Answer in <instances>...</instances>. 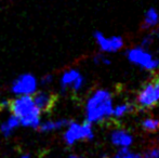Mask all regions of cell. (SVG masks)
<instances>
[{
  "label": "cell",
  "instance_id": "obj_1",
  "mask_svg": "<svg viewBox=\"0 0 159 158\" xmlns=\"http://www.w3.org/2000/svg\"><path fill=\"white\" fill-rule=\"evenodd\" d=\"M13 116L24 127L38 128L40 126V111L37 108L30 95L19 97L8 104Z\"/></svg>",
  "mask_w": 159,
  "mask_h": 158
},
{
  "label": "cell",
  "instance_id": "obj_2",
  "mask_svg": "<svg viewBox=\"0 0 159 158\" xmlns=\"http://www.w3.org/2000/svg\"><path fill=\"white\" fill-rule=\"evenodd\" d=\"M88 122H98L113 114L111 95L106 90H98L91 95L86 106Z\"/></svg>",
  "mask_w": 159,
  "mask_h": 158
},
{
  "label": "cell",
  "instance_id": "obj_3",
  "mask_svg": "<svg viewBox=\"0 0 159 158\" xmlns=\"http://www.w3.org/2000/svg\"><path fill=\"white\" fill-rule=\"evenodd\" d=\"M93 138V131L90 122L80 124L77 122H69L68 128L64 134V139L68 145H73L82 139L91 140Z\"/></svg>",
  "mask_w": 159,
  "mask_h": 158
},
{
  "label": "cell",
  "instance_id": "obj_4",
  "mask_svg": "<svg viewBox=\"0 0 159 158\" xmlns=\"http://www.w3.org/2000/svg\"><path fill=\"white\" fill-rule=\"evenodd\" d=\"M128 59L135 65L141 66L147 70H154L159 66V61L153 57L144 48H133L128 52Z\"/></svg>",
  "mask_w": 159,
  "mask_h": 158
},
{
  "label": "cell",
  "instance_id": "obj_5",
  "mask_svg": "<svg viewBox=\"0 0 159 158\" xmlns=\"http://www.w3.org/2000/svg\"><path fill=\"white\" fill-rule=\"evenodd\" d=\"M37 88V80L30 74L20 76L12 84V92L17 95H30L35 93Z\"/></svg>",
  "mask_w": 159,
  "mask_h": 158
},
{
  "label": "cell",
  "instance_id": "obj_6",
  "mask_svg": "<svg viewBox=\"0 0 159 158\" xmlns=\"http://www.w3.org/2000/svg\"><path fill=\"white\" fill-rule=\"evenodd\" d=\"M94 39L100 47V49L104 52H116L119 51L124 47V39L120 36L106 37L103 33L96 32L94 34Z\"/></svg>",
  "mask_w": 159,
  "mask_h": 158
},
{
  "label": "cell",
  "instance_id": "obj_7",
  "mask_svg": "<svg viewBox=\"0 0 159 158\" xmlns=\"http://www.w3.org/2000/svg\"><path fill=\"white\" fill-rule=\"evenodd\" d=\"M33 101L38 110L40 111V113H49L57 104V97L53 93L47 92V91H39L35 93V95L33 97Z\"/></svg>",
  "mask_w": 159,
  "mask_h": 158
},
{
  "label": "cell",
  "instance_id": "obj_8",
  "mask_svg": "<svg viewBox=\"0 0 159 158\" xmlns=\"http://www.w3.org/2000/svg\"><path fill=\"white\" fill-rule=\"evenodd\" d=\"M84 77L76 70H70L68 72H65L61 78V86L63 90H66V89L69 88L74 91H78L84 86Z\"/></svg>",
  "mask_w": 159,
  "mask_h": 158
},
{
  "label": "cell",
  "instance_id": "obj_9",
  "mask_svg": "<svg viewBox=\"0 0 159 158\" xmlns=\"http://www.w3.org/2000/svg\"><path fill=\"white\" fill-rule=\"evenodd\" d=\"M138 101L143 107H151L154 106L159 101V92L155 84H149L144 87L141 93L139 94Z\"/></svg>",
  "mask_w": 159,
  "mask_h": 158
},
{
  "label": "cell",
  "instance_id": "obj_10",
  "mask_svg": "<svg viewBox=\"0 0 159 158\" xmlns=\"http://www.w3.org/2000/svg\"><path fill=\"white\" fill-rule=\"evenodd\" d=\"M111 142L122 148H128L132 144V137L125 130H116L111 133Z\"/></svg>",
  "mask_w": 159,
  "mask_h": 158
},
{
  "label": "cell",
  "instance_id": "obj_11",
  "mask_svg": "<svg viewBox=\"0 0 159 158\" xmlns=\"http://www.w3.org/2000/svg\"><path fill=\"white\" fill-rule=\"evenodd\" d=\"M69 124L68 120L66 119H59V120H48V121L43 122L40 124L38 128L41 132H50V131H54L57 129H61L63 127Z\"/></svg>",
  "mask_w": 159,
  "mask_h": 158
},
{
  "label": "cell",
  "instance_id": "obj_12",
  "mask_svg": "<svg viewBox=\"0 0 159 158\" xmlns=\"http://www.w3.org/2000/svg\"><path fill=\"white\" fill-rule=\"evenodd\" d=\"M159 23V13L156 9L151 8L144 14V25L145 28H153Z\"/></svg>",
  "mask_w": 159,
  "mask_h": 158
},
{
  "label": "cell",
  "instance_id": "obj_13",
  "mask_svg": "<svg viewBox=\"0 0 159 158\" xmlns=\"http://www.w3.org/2000/svg\"><path fill=\"white\" fill-rule=\"evenodd\" d=\"M19 126H20L19 119L12 115V116L9 117V118L1 124L0 131H1V133L4 135V137H9V135L13 132V130H14L15 128H17Z\"/></svg>",
  "mask_w": 159,
  "mask_h": 158
},
{
  "label": "cell",
  "instance_id": "obj_14",
  "mask_svg": "<svg viewBox=\"0 0 159 158\" xmlns=\"http://www.w3.org/2000/svg\"><path fill=\"white\" fill-rule=\"evenodd\" d=\"M130 110H131L130 105H128V104H120V105L116 106L115 108H113L111 116H115L116 118H119V117H122L124 115H126Z\"/></svg>",
  "mask_w": 159,
  "mask_h": 158
},
{
  "label": "cell",
  "instance_id": "obj_15",
  "mask_svg": "<svg viewBox=\"0 0 159 158\" xmlns=\"http://www.w3.org/2000/svg\"><path fill=\"white\" fill-rule=\"evenodd\" d=\"M143 128L148 131H155L159 128V120L158 119H145L143 121Z\"/></svg>",
  "mask_w": 159,
  "mask_h": 158
},
{
  "label": "cell",
  "instance_id": "obj_16",
  "mask_svg": "<svg viewBox=\"0 0 159 158\" xmlns=\"http://www.w3.org/2000/svg\"><path fill=\"white\" fill-rule=\"evenodd\" d=\"M116 158H143L141 157L140 155H135L132 154L128 151V148H121V151L119 152V154L117 155Z\"/></svg>",
  "mask_w": 159,
  "mask_h": 158
},
{
  "label": "cell",
  "instance_id": "obj_17",
  "mask_svg": "<svg viewBox=\"0 0 159 158\" xmlns=\"http://www.w3.org/2000/svg\"><path fill=\"white\" fill-rule=\"evenodd\" d=\"M145 158H159V147H154L147 151Z\"/></svg>",
  "mask_w": 159,
  "mask_h": 158
},
{
  "label": "cell",
  "instance_id": "obj_18",
  "mask_svg": "<svg viewBox=\"0 0 159 158\" xmlns=\"http://www.w3.org/2000/svg\"><path fill=\"white\" fill-rule=\"evenodd\" d=\"M95 62H98H98H101V63H104V64H109V63H111V62H109L107 59H105V57L103 56V55H100V56L96 57Z\"/></svg>",
  "mask_w": 159,
  "mask_h": 158
},
{
  "label": "cell",
  "instance_id": "obj_19",
  "mask_svg": "<svg viewBox=\"0 0 159 158\" xmlns=\"http://www.w3.org/2000/svg\"><path fill=\"white\" fill-rule=\"evenodd\" d=\"M51 80H52V77L51 76H44L43 79H42V84H49V82H51Z\"/></svg>",
  "mask_w": 159,
  "mask_h": 158
},
{
  "label": "cell",
  "instance_id": "obj_20",
  "mask_svg": "<svg viewBox=\"0 0 159 158\" xmlns=\"http://www.w3.org/2000/svg\"><path fill=\"white\" fill-rule=\"evenodd\" d=\"M68 158H84L81 156H77V155H71V156H69Z\"/></svg>",
  "mask_w": 159,
  "mask_h": 158
},
{
  "label": "cell",
  "instance_id": "obj_21",
  "mask_svg": "<svg viewBox=\"0 0 159 158\" xmlns=\"http://www.w3.org/2000/svg\"><path fill=\"white\" fill-rule=\"evenodd\" d=\"M155 86H156V88H157V90H158V92H159V81H157L155 84Z\"/></svg>",
  "mask_w": 159,
  "mask_h": 158
},
{
  "label": "cell",
  "instance_id": "obj_22",
  "mask_svg": "<svg viewBox=\"0 0 159 158\" xmlns=\"http://www.w3.org/2000/svg\"><path fill=\"white\" fill-rule=\"evenodd\" d=\"M21 158H30V156H27V155H24V156H22Z\"/></svg>",
  "mask_w": 159,
  "mask_h": 158
}]
</instances>
